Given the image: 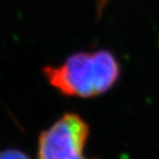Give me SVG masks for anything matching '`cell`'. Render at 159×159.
Returning a JSON list of instances; mask_svg holds the SVG:
<instances>
[{
	"label": "cell",
	"instance_id": "6da1fadb",
	"mask_svg": "<svg viewBox=\"0 0 159 159\" xmlns=\"http://www.w3.org/2000/svg\"><path fill=\"white\" fill-rule=\"evenodd\" d=\"M48 82L66 96L93 97L112 89L120 73L119 64L108 51L81 52L61 65L43 69Z\"/></svg>",
	"mask_w": 159,
	"mask_h": 159
},
{
	"label": "cell",
	"instance_id": "3957f363",
	"mask_svg": "<svg viewBox=\"0 0 159 159\" xmlns=\"http://www.w3.org/2000/svg\"><path fill=\"white\" fill-rule=\"evenodd\" d=\"M0 159H31L28 155L17 149H7L0 152Z\"/></svg>",
	"mask_w": 159,
	"mask_h": 159
},
{
	"label": "cell",
	"instance_id": "7a4b0ae2",
	"mask_svg": "<svg viewBox=\"0 0 159 159\" xmlns=\"http://www.w3.org/2000/svg\"><path fill=\"white\" fill-rule=\"evenodd\" d=\"M89 127L81 116L65 114L41 134L38 144L39 159H86L84 147Z\"/></svg>",
	"mask_w": 159,
	"mask_h": 159
},
{
	"label": "cell",
	"instance_id": "277c9868",
	"mask_svg": "<svg viewBox=\"0 0 159 159\" xmlns=\"http://www.w3.org/2000/svg\"><path fill=\"white\" fill-rule=\"evenodd\" d=\"M96 1H97V6H98L97 8H98L99 11H101V10L106 6L107 2H108V0H96Z\"/></svg>",
	"mask_w": 159,
	"mask_h": 159
}]
</instances>
